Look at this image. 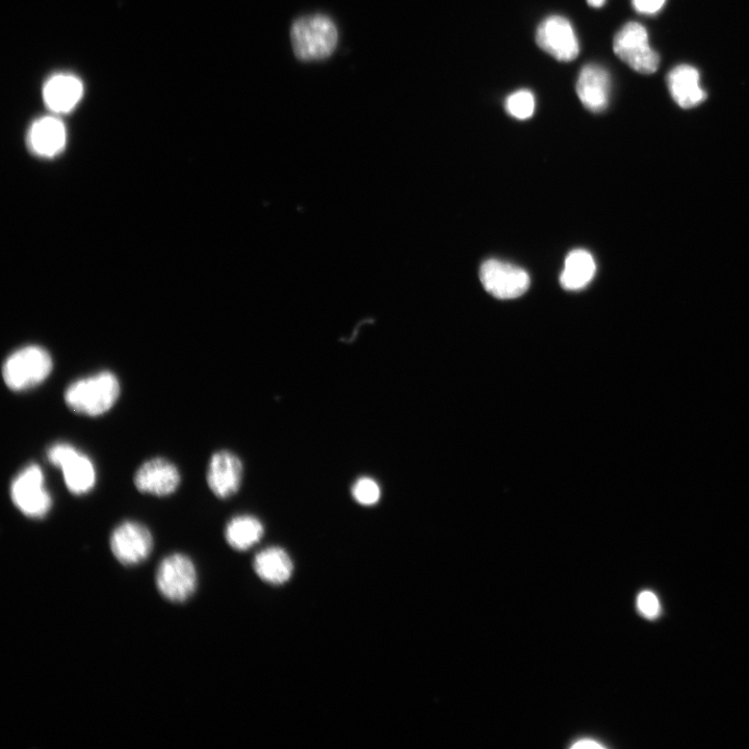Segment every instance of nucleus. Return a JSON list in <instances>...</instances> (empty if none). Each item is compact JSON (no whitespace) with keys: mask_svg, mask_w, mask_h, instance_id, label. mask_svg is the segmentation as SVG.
<instances>
[{"mask_svg":"<svg viewBox=\"0 0 749 749\" xmlns=\"http://www.w3.org/2000/svg\"><path fill=\"white\" fill-rule=\"evenodd\" d=\"M291 42L301 62L328 59L339 44V31L331 18L313 14L298 18L291 28Z\"/></svg>","mask_w":749,"mask_h":749,"instance_id":"obj_1","label":"nucleus"},{"mask_svg":"<svg viewBox=\"0 0 749 749\" xmlns=\"http://www.w3.org/2000/svg\"><path fill=\"white\" fill-rule=\"evenodd\" d=\"M120 393V382L115 374L103 371L70 384L65 392V402L80 415L99 417L113 408Z\"/></svg>","mask_w":749,"mask_h":749,"instance_id":"obj_2","label":"nucleus"},{"mask_svg":"<svg viewBox=\"0 0 749 749\" xmlns=\"http://www.w3.org/2000/svg\"><path fill=\"white\" fill-rule=\"evenodd\" d=\"M53 358L40 346H27L13 352L3 366V377L10 390L23 392L44 382L53 371Z\"/></svg>","mask_w":749,"mask_h":749,"instance_id":"obj_3","label":"nucleus"},{"mask_svg":"<svg viewBox=\"0 0 749 749\" xmlns=\"http://www.w3.org/2000/svg\"><path fill=\"white\" fill-rule=\"evenodd\" d=\"M10 490L14 505L28 518L43 519L53 507V498L45 487L44 473L38 464L23 469Z\"/></svg>","mask_w":749,"mask_h":749,"instance_id":"obj_4","label":"nucleus"},{"mask_svg":"<svg viewBox=\"0 0 749 749\" xmlns=\"http://www.w3.org/2000/svg\"><path fill=\"white\" fill-rule=\"evenodd\" d=\"M615 55L642 74L657 71L660 58L651 47L647 29L638 22H629L619 31L613 42Z\"/></svg>","mask_w":749,"mask_h":749,"instance_id":"obj_5","label":"nucleus"},{"mask_svg":"<svg viewBox=\"0 0 749 749\" xmlns=\"http://www.w3.org/2000/svg\"><path fill=\"white\" fill-rule=\"evenodd\" d=\"M53 466L60 468L69 492L75 496L86 495L96 483V471L92 460L69 444L59 443L47 451Z\"/></svg>","mask_w":749,"mask_h":749,"instance_id":"obj_6","label":"nucleus"},{"mask_svg":"<svg viewBox=\"0 0 749 749\" xmlns=\"http://www.w3.org/2000/svg\"><path fill=\"white\" fill-rule=\"evenodd\" d=\"M194 562L184 554L167 556L159 565L156 582L162 596L174 603L188 601L197 588Z\"/></svg>","mask_w":749,"mask_h":749,"instance_id":"obj_7","label":"nucleus"},{"mask_svg":"<svg viewBox=\"0 0 749 749\" xmlns=\"http://www.w3.org/2000/svg\"><path fill=\"white\" fill-rule=\"evenodd\" d=\"M480 279L484 289L501 300L523 296L531 282L525 270L497 260H489L482 265Z\"/></svg>","mask_w":749,"mask_h":749,"instance_id":"obj_8","label":"nucleus"},{"mask_svg":"<svg viewBox=\"0 0 749 749\" xmlns=\"http://www.w3.org/2000/svg\"><path fill=\"white\" fill-rule=\"evenodd\" d=\"M536 43L560 62H572L579 56L580 46L573 25L566 18L551 16L536 31Z\"/></svg>","mask_w":749,"mask_h":749,"instance_id":"obj_9","label":"nucleus"},{"mask_svg":"<svg viewBox=\"0 0 749 749\" xmlns=\"http://www.w3.org/2000/svg\"><path fill=\"white\" fill-rule=\"evenodd\" d=\"M110 546L114 557L121 564L133 566L149 557L153 549V538L144 525L127 521L113 531Z\"/></svg>","mask_w":749,"mask_h":749,"instance_id":"obj_10","label":"nucleus"},{"mask_svg":"<svg viewBox=\"0 0 749 749\" xmlns=\"http://www.w3.org/2000/svg\"><path fill=\"white\" fill-rule=\"evenodd\" d=\"M243 463L234 453L219 451L213 455L208 471V484L216 497L228 499L236 495L243 481Z\"/></svg>","mask_w":749,"mask_h":749,"instance_id":"obj_11","label":"nucleus"},{"mask_svg":"<svg viewBox=\"0 0 749 749\" xmlns=\"http://www.w3.org/2000/svg\"><path fill=\"white\" fill-rule=\"evenodd\" d=\"M178 469L170 461L154 458L143 464L135 476V485L143 494L157 497L172 495L180 484Z\"/></svg>","mask_w":749,"mask_h":749,"instance_id":"obj_12","label":"nucleus"},{"mask_svg":"<svg viewBox=\"0 0 749 749\" xmlns=\"http://www.w3.org/2000/svg\"><path fill=\"white\" fill-rule=\"evenodd\" d=\"M66 143V127L57 117L40 118L30 128L28 144L32 152L40 158L50 159L59 156Z\"/></svg>","mask_w":749,"mask_h":749,"instance_id":"obj_13","label":"nucleus"},{"mask_svg":"<svg viewBox=\"0 0 749 749\" xmlns=\"http://www.w3.org/2000/svg\"><path fill=\"white\" fill-rule=\"evenodd\" d=\"M611 92L609 73L598 65L585 66L578 77L577 94L582 105L592 113H601L608 107Z\"/></svg>","mask_w":749,"mask_h":749,"instance_id":"obj_14","label":"nucleus"},{"mask_svg":"<svg viewBox=\"0 0 749 749\" xmlns=\"http://www.w3.org/2000/svg\"><path fill=\"white\" fill-rule=\"evenodd\" d=\"M667 84L671 96L683 109L697 107L707 98L701 87L700 72L692 66L681 65L671 70Z\"/></svg>","mask_w":749,"mask_h":749,"instance_id":"obj_15","label":"nucleus"},{"mask_svg":"<svg viewBox=\"0 0 749 749\" xmlns=\"http://www.w3.org/2000/svg\"><path fill=\"white\" fill-rule=\"evenodd\" d=\"M82 82L73 75L59 74L46 83L43 98L53 112L65 114L72 111L83 97Z\"/></svg>","mask_w":749,"mask_h":749,"instance_id":"obj_16","label":"nucleus"},{"mask_svg":"<svg viewBox=\"0 0 749 749\" xmlns=\"http://www.w3.org/2000/svg\"><path fill=\"white\" fill-rule=\"evenodd\" d=\"M254 571L263 581L273 585L287 583L294 571L290 555L281 548L272 547L258 553L253 563Z\"/></svg>","mask_w":749,"mask_h":749,"instance_id":"obj_17","label":"nucleus"},{"mask_svg":"<svg viewBox=\"0 0 749 749\" xmlns=\"http://www.w3.org/2000/svg\"><path fill=\"white\" fill-rule=\"evenodd\" d=\"M597 272V265L592 255L582 249L574 250L567 255L560 283L564 290L579 291L584 289Z\"/></svg>","mask_w":749,"mask_h":749,"instance_id":"obj_18","label":"nucleus"},{"mask_svg":"<svg viewBox=\"0 0 749 749\" xmlns=\"http://www.w3.org/2000/svg\"><path fill=\"white\" fill-rule=\"evenodd\" d=\"M265 534L263 523L253 515H239L226 526L227 544L237 551H247L258 544Z\"/></svg>","mask_w":749,"mask_h":749,"instance_id":"obj_19","label":"nucleus"},{"mask_svg":"<svg viewBox=\"0 0 749 749\" xmlns=\"http://www.w3.org/2000/svg\"><path fill=\"white\" fill-rule=\"evenodd\" d=\"M351 494L359 505L371 507L379 503L381 499V487L371 477H360L352 485Z\"/></svg>","mask_w":749,"mask_h":749,"instance_id":"obj_20","label":"nucleus"},{"mask_svg":"<svg viewBox=\"0 0 749 749\" xmlns=\"http://www.w3.org/2000/svg\"><path fill=\"white\" fill-rule=\"evenodd\" d=\"M507 113L519 120H526L535 112V97L528 90H521L511 94L506 100Z\"/></svg>","mask_w":749,"mask_h":749,"instance_id":"obj_21","label":"nucleus"},{"mask_svg":"<svg viewBox=\"0 0 749 749\" xmlns=\"http://www.w3.org/2000/svg\"><path fill=\"white\" fill-rule=\"evenodd\" d=\"M639 612L649 619H655L660 615L661 605L658 597L652 591H643L637 599Z\"/></svg>","mask_w":749,"mask_h":749,"instance_id":"obj_22","label":"nucleus"},{"mask_svg":"<svg viewBox=\"0 0 749 749\" xmlns=\"http://www.w3.org/2000/svg\"><path fill=\"white\" fill-rule=\"evenodd\" d=\"M665 0H633L636 11L641 14L652 15L658 13L664 6Z\"/></svg>","mask_w":749,"mask_h":749,"instance_id":"obj_23","label":"nucleus"},{"mask_svg":"<svg viewBox=\"0 0 749 749\" xmlns=\"http://www.w3.org/2000/svg\"><path fill=\"white\" fill-rule=\"evenodd\" d=\"M572 748L575 749H593V748H604V745L598 743L597 741L590 740V739H584L580 740L577 743H575Z\"/></svg>","mask_w":749,"mask_h":749,"instance_id":"obj_24","label":"nucleus"},{"mask_svg":"<svg viewBox=\"0 0 749 749\" xmlns=\"http://www.w3.org/2000/svg\"><path fill=\"white\" fill-rule=\"evenodd\" d=\"M587 3L592 8H602L605 5L606 0H587Z\"/></svg>","mask_w":749,"mask_h":749,"instance_id":"obj_25","label":"nucleus"}]
</instances>
